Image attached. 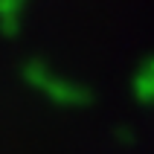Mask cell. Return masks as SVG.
<instances>
[{"label": "cell", "instance_id": "6da1fadb", "mask_svg": "<svg viewBox=\"0 0 154 154\" xmlns=\"http://www.w3.org/2000/svg\"><path fill=\"white\" fill-rule=\"evenodd\" d=\"M23 3H26V0H0V17H3L6 23H12V17L20 12Z\"/></svg>", "mask_w": 154, "mask_h": 154}]
</instances>
